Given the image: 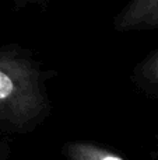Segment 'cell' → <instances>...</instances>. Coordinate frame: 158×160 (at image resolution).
Wrapping results in <instances>:
<instances>
[{"label": "cell", "mask_w": 158, "mask_h": 160, "mask_svg": "<svg viewBox=\"0 0 158 160\" xmlns=\"http://www.w3.org/2000/svg\"><path fill=\"white\" fill-rule=\"evenodd\" d=\"M112 27L116 32L158 30V0H126L115 14Z\"/></svg>", "instance_id": "7a4b0ae2"}, {"label": "cell", "mask_w": 158, "mask_h": 160, "mask_svg": "<svg viewBox=\"0 0 158 160\" xmlns=\"http://www.w3.org/2000/svg\"><path fill=\"white\" fill-rule=\"evenodd\" d=\"M157 138H158V136H157Z\"/></svg>", "instance_id": "8992f818"}, {"label": "cell", "mask_w": 158, "mask_h": 160, "mask_svg": "<svg viewBox=\"0 0 158 160\" xmlns=\"http://www.w3.org/2000/svg\"><path fill=\"white\" fill-rule=\"evenodd\" d=\"M11 6H13L16 10H22V8L27 7H48L53 0H7Z\"/></svg>", "instance_id": "5b68a950"}, {"label": "cell", "mask_w": 158, "mask_h": 160, "mask_svg": "<svg viewBox=\"0 0 158 160\" xmlns=\"http://www.w3.org/2000/svg\"><path fill=\"white\" fill-rule=\"evenodd\" d=\"M55 70L20 44L0 45V131L30 133L52 114L48 83Z\"/></svg>", "instance_id": "6da1fadb"}, {"label": "cell", "mask_w": 158, "mask_h": 160, "mask_svg": "<svg viewBox=\"0 0 158 160\" xmlns=\"http://www.w3.org/2000/svg\"><path fill=\"white\" fill-rule=\"evenodd\" d=\"M130 82L143 94L158 100V48L133 68Z\"/></svg>", "instance_id": "3957f363"}, {"label": "cell", "mask_w": 158, "mask_h": 160, "mask_svg": "<svg viewBox=\"0 0 158 160\" xmlns=\"http://www.w3.org/2000/svg\"><path fill=\"white\" fill-rule=\"evenodd\" d=\"M62 152L69 160H126L114 150L88 141L66 142Z\"/></svg>", "instance_id": "277c9868"}]
</instances>
